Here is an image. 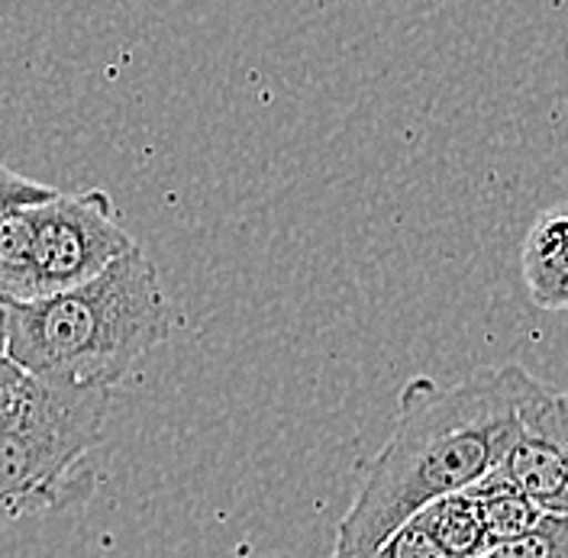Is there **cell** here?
<instances>
[{"label": "cell", "mask_w": 568, "mask_h": 558, "mask_svg": "<svg viewBox=\"0 0 568 558\" xmlns=\"http://www.w3.org/2000/svg\"><path fill=\"white\" fill-rule=\"evenodd\" d=\"M520 365L478 368L459 384L410 378L397 397L388 443L362 465V481L336 526L333 558H368L433 500L475 488L517 436Z\"/></svg>", "instance_id": "obj_1"}, {"label": "cell", "mask_w": 568, "mask_h": 558, "mask_svg": "<svg viewBox=\"0 0 568 558\" xmlns=\"http://www.w3.org/2000/svg\"><path fill=\"white\" fill-rule=\"evenodd\" d=\"M7 352L23 375L113 387L178 326L159 272L140 245L65 291L7 301Z\"/></svg>", "instance_id": "obj_2"}, {"label": "cell", "mask_w": 568, "mask_h": 558, "mask_svg": "<svg viewBox=\"0 0 568 558\" xmlns=\"http://www.w3.org/2000/svg\"><path fill=\"white\" fill-rule=\"evenodd\" d=\"M110 390L20 378L0 410V524L78 497L74 471L104 436Z\"/></svg>", "instance_id": "obj_3"}, {"label": "cell", "mask_w": 568, "mask_h": 558, "mask_svg": "<svg viewBox=\"0 0 568 558\" xmlns=\"http://www.w3.org/2000/svg\"><path fill=\"white\" fill-rule=\"evenodd\" d=\"M36 291L52 294L84 284L104 272L136 240L116 220V207L101 187L62 194L33 207Z\"/></svg>", "instance_id": "obj_4"}, {"label": "cell", "mask_w": 568, "mask_h": 558, "mask_svg": "<svg viewBox=\"0 0 568 558\" xmlns=\"http://www.w3.org/2000/svg\"><path fill=\"white\" fill-rule=\"evenodd\" d=\"M491 478L530 497L542 514H568V400L527 368L517 378V436Z\"/></svg>", "instance_id": "obj_5"}, {"label": "cell", "mask_w": 568, "mask_h": 558, "mask_svg": "<svg viewBox=\"0 0 568 558\" xmlns=\"http://www.w3.org/2000/svg\"><path fill=\"white\" fill-rule=\"evenodd\" d=\"M520 275L539 311H566L568 304V213L542 210L520 245Z\"/></svg>", "instance_id": "obj_6"}, {"label": "cell", "mask_w": 568, "mask_h": 558, "mask_svg": "<svg viewBox=\"0 0 568 558\" xmlns=\"http://www.w3.org/2000/svg\"><path fill=\"white\" fill-rule=\"evenodd\" d=\"M417 517L424 520L426 532L433 536V542L443 549L446 558H481L491 549V539L485 532V520L471 490L446 494L424 507Z\"/></svg>", "instance_id": "obj_7"}, {"label": "cell", "mask_w": 568, "mask_h": 558, "mask_svg": "<svg viewBox=\"0 0 568 558\" xmlns=\"http://www.w3.org/2000/svg\"><path fill=\"white\" fill-rule=\"evenodd\" d=\"M33 207L0 213V301L36 297V226Z\"/></svg>", "instance_id": "obj_8"}, {"label": "cell", "mask_w": 568, "mask_h": 558, "mask_svg": "<svg viewBox=\"0 0 568 558\" xmlns=\"http://www.w3.org/2000/svg\"><path fill=\"white\" fill-rule=\"evenodd\" d=\"M478 500L481 520H485V532L491 539V549L500 542L520 539L524 532H530L532 526L539 524L542 510L532 504L530 497H524L517 488L497 481V478H481L475 488H468Z\"/></svg>", "instance_id": "obj_9"}, {"label": "cell", "mask_w": 568, "mask_h": 558, "mask_svg": "<svg viewBox=\"0 0 568 558\" xmlns=\"http://www.w3.org/2000/svg\"><path fill=\"white\" fill-rule=\"evenodd\" d=\"M507 558H568V524L559 514H542L520 539L497 546Z\"/></svg>", "instance_id": "obj_10"}, {"label": "cell", "mask_w": 568, "mask_h": 558, "mask_svg": "<svg viewBox=\"0 0 568 558\" xmlns=\"http://www.w3.org/2000/svg\"><path fill=\"white\" fill-rule=\"evenodd\" d=\"M368 558H446L443 549L433 542L420 517H410L404 526H397L388 539Z\"/></svg>", "instance_id": "obj_11"}, {"label": "cell", "mask_w": 568, "mask_h": 558, "mask_svg": "<svg viewBox=\"0 0 568 558\" xmlns=\"http://www.w3.org/2000/svg\"><path fill=\"white\" fill-rule=\"evenodd\" d=\"M55 194V187H49L45 181L20 175L13 169H7L0 162V213L13 207H30V204H42Z\"/></svg>", "instance_id": "obj_12"}, {"label": "cell", "mask_w": 568, "mask_h": 558, "mask_svg": "<svg viewBox=\"0 0 568 558\" xmlns=\"http://www.w3.org/2000/svg\"><path fill=\"white\" fill-rule=\"evenodd\" d=\"M23 378V372L10 362V358H0V410L7 407V400L13 397L17 384Z\"/></svg>", "instance_id": "obj_13"}, {"label": "cell", "mask_w": 568, "mask_h": 558, "mask_svg": "<svg viewBox=\"0 0 568 558\" xmlns=\"http://www.w3.org/2000/svg\"><path fill=\"white\" fill-rule=\"evenodd\" d=\"M3 352H7V307L0 301V358H3Z\"/></svg>", "instance_id": "obj_14"}, {"label": "cell", "mask_w": 568, "mask_h": 558, "mask_svg": "<svg viewBox=\"0 0 568 558\" xmlns=\"http://www.w3.org/2000/svg\"><path fill=\"white\" fill-rule=\"evenodd\" d=\"M481 558H507V556H504V552H500V549L495 546V549H488V552H485Z\"/></svg>", "instance_id": "obj_15"}]
</instances>
